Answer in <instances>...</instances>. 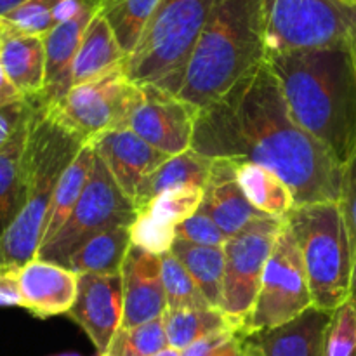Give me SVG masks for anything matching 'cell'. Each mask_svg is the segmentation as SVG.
Listing matches in <instances>:
<instances>
[{"label": "cell", "instance_id": "5b68a950", "mask_svg": "<svg viewBox=\"0 0 356 356\" xmlns=\"http://www.w3.org/2000/svg\"><path fill=\"white\" fill-rule=\"evenodd\" d=\"M218 0H160L141 40L125 61V75L138 86L179 94L188 63Z\"/></svg>", "mask_w": 356, "mask_h": 356}, {"label": "cell", "instance_id": "8992f818", "mask_svg": "<svg viewBox=\"0 0 356 356\" xmlns=\"http://www.w3.org/2000/svg\"><path fill=\"white\" fill-rule=\"evenodd\" d=\"M305 263L313 306L332 313L351 296L353 259L339 202L294 205L285 216Z\"/></svg>", "mask_w": 356, "mask_h": 356}, {"label": "cell", "instance_id": "74e56055", "mask_svg": "<svg viewBox=\"0 0 356 356\" xmlns=\"http://www.w3.org/2000/svg\"><path fill=\"white\" fill-rule=\"evenodd\" d=\"M247 337L235 330L209 336L181 351V356H240Z\"/></svg>", "mask_w": 356, "mask_h": 356}, {"label": "cell", "instance_id": "277c9868", "mask_svg": "<svg viewBox=\"0 0 356 356\" xmlns=\"http://www.w3.org/2000/svg\"><path fill=\"white\" fill-rule=\"evenodd\" d=\"M30 101L33 110L24 149L23 198L16 219L0 238V273L19 271L37 257L56 186L87 145L80 136L63 127L40 101Z\"/></svg>", "mask_w": 356, "mask_h": 356}, {"label": "cell", "instance_id": "d6a6232c", "mask_svg": "<svg viewBox=\"0 0 356 356\" xmlns=\"http://www.w3.org/2000/svg\"><path fill=\"white\" fill-rule=\"evenodd\" d=\"M323 356H356V305L351 299L330 315Z\"/></svg>", "mask_w": 356, "mask_h": 356}, {"label": "cell", "instance_id": "ba28073f", "mask_svg": "<svg viewBox=\"0 0 356 356\" xmlns=\"http://www.w3.org/2000/svg\"><path fill=\"white\" fill-rule=\"evenodd\" d=\"M143 103V87L125 75L124 66L92 82L75 86L63 99L47 108L68 131L89 143L97 134L127 129Z\"/></svg>", "mask_w": 356, "mask_h": 356}, {"label": "cell", "instance_id": "c3c4849f", "mask_svg": "<svg viewBox=\"0 0 356 356\" xmlns=\"http://www.w3.org/2000/svg\"><path fill=\"white\" fill-rule=\"evenodd\" d=\"M51 356H80L76 353H61V355H51Z\"/></svg>", "mask_w": 356, "mask_h": 356}, {"label": "cell", "instance_id": "e0dca14e", "mask_svg": "<svg viewBox=\"0 0 356 356\" xmlns=\"http://www.w3.org/2000/svg\"><path fill=\"white\" fill-rule=\"evenodd\" d=\"M101 3V2H99ZM99 3L89 6L75 19L59 23L44 37L45 45V89L38 97L45 106L58 103L72 89V73L76 52L90 19L99 9Z\"/></svg>", "mask_w": 356, "mask_h": 356}, {"label": "cell", "instance_id": "f6af8a7d", "mask_svg": "<svg viewBox=\"0 0 356 356\" xmlns=\"http://www.w3.org/2000/svg\"><path fill=\"white\" fill-rule=\"evenodd\" d=\"M7 31H9V23L6 21V17L0 16V49H2L3 38H6Z\"/></svg>", "mask_w": 356, "mask_h": 356}, {"label": "cell", "instance_id": "60d3db41", "mask_svg": "<svg viewBox=\"0 0 356 356\" xmlns=\"http://www.w3.org/2000/svg\"><path fill=\"white\" fill-rule=\"evenodd\" d=\"M21 101H24V96L17 90V87L10 82L9 75L6 73L3 66L0 65V108L21 103Z\"/></svg>", "mask_w": 356, "mask_h": 356}, {"label": "cell", "instance_id": "e575fe53", "mask_svg": "<svg viewBox=\"0 0 356 356\" xmlns=\"http://www.w3.org/2000/svg\"><path fill=\"white\" fill-rule=\"evenodd\" d=\"M131 229V243L143 250L162 256L169 252L176 240V229L156 221L148 211L136 212L134 221L129 226Z\"/></svg>", "mask_w": 356, "mask_h": 356}, {"label": "cell", "instance_id": "4316f807", "mask_svg": "<svg viewBox=\"0 0 356 356\" xmlns=\"http://www.w3.org/2000/svg\"><path fill=\"white\" fill-rule=\"evenodd\" d=\"M170 252L183 263L212 308L221 309L222 285H225L222 247L197 245V243L176 238L170 247Z\"/></svg>", "mask_w": 356, "mask_h": 356}, {"label": "cell", "instance_id": "1f68e13d", "mask_svg": "<svg viewBox=\"0 0 356 356\" xmlns=\"http://www.w3.org/2000/svg\"><path fill=\"white\" fill-rule=\"evenodd\" d=\"M202 198H204L202 188H183V190H174L160 195L152 204L139 211H148L156 221L176 229L181 222L198 212Z\"/></svg>", "mask_w": 356, "mask_h": 356}, {"label": "cell", "instance_id": "6da1fadb", "mask_svg": "<svg viewBox=\"0 0 356 356\" xmlns=\"http://www.w3.org/2000/svg\"><path fill=\"white\" fill-rule=\"evenodd\" d=\"M191 149L266 167L291 188L296 205L341 200L344 165L292 118L268 61L202 108Z\"/></svg>", "mask_w": 356, "mask_h": 356}, {"label": "cell", "instance_id": "bcb514c9", "mask_svg": "<svg viewBox=\"0 0 356 356\" xmlns=\"http://www.w3.org/2000/svg\"><path fill=\"white\" fill-rule=\"evenodd\" d=\"M153 356H181V351L174 350V348H165V350L159 351V353H155Z\"/></svg>", "mask_w": 356, "mask_h": 356}, {"label": "cell", "instance_id": "83f0119b", "mask_svg": "<svg viewBox=\"0 0 356 356\" xmlns=\"http://www.w3.org/2000/svg\"><path fill=\"white\" fill-rule=\"evenodd\" d=\"M162 320L169 346L177 351L186 350L191 344L218 332L235 330L225 313L218 308L165 309Z\"/></svg>", "mask_w": 356, "mask_h": 356}, {"label": "cell", "instance_id": "7c38bea8", "mask_svg": "<svg viewBox=\"0 0 356 356\" xmlns=\"http://www.w3.org/2000/svg\"><path fill=\"white\" fill-rule=\"evenodd\" d=\"M198 113L200 110L183 97L145 86L143 103L132 115L127 129L167 155H181L193 145Z\"/></svg>", "mask_w": 356, "mask_h": 356}, {"label": "cell", "instance_id": "7402d4cb", "mask_svg": "<svg viewBox=\"0 0 356 356\" xmlns=\"http://www.w3.org/2000/svg\"><path fill=\"white\" fill-rule=\"evenodd\" d=\"M125 61L127 56L97 9L83 33L82 44L73 63L72 87L101 79L113 70L122 68Z\"/></svg>", "mask_w": 356, "mask_h": 356}, {"label": "cell", "instance_id": "2e32d148", "mask_svg": "<svg viewBox=\"0 0 356 356\" xmlns=\"http://www.w3.org/2000/svg\"><path fill=\"white\" fill-rule=\"evenodd\" d=\"M17 275L23 298L21 308L42 320L68 315L76 298L79 275L68 268L37 257L24 264Z\"/></svg>", "mask_w": 356, "mask_h": 356}, {"label": "cell", "instance_id": "8d00e7d4", "mask_svg": "<svg viewBox=\"0 0 356 356\" xmlns=\"http://www.w3.org/2000/svg\"><path fill=\"white\" fill-rule=\"evenodd\" d=\"M176 238L186 240V242L197 243V245L225 247L229 236L207 214L198 211L177 226Z\"/></svg>", "mask_w": 356, "mask_h": 356}, {"label": "cell", "instance_id": "30bf717a", "mask_svg": "<svg viewBox=\"0 0 356 356\" xmlns=\"http://www.w3.org/2000/svg\"><path fill=\"white\" fill-rule=\"evenodd\" d=\"M313 306L305 263L294 235L284 218L280 233L275 240L256 305L243 325V336L273 329L291 322Z\"/></svg>", "mask_w": 356, "mask_h": 356}, {"label": "cell", "instance_id": "ffe728a7", "mask_svg": "<svg viewBox=\"0 0 356 356\" xmlns=\"http://www.w3.org/2000/svg\"><path fill=\"white\" fill-rule=\"evenodd\" d=\"M0 65L17 87L24 99H38L45 89V45L44 37L21 33L9 24Z\"/></svg>", "mask_w": 356, "mask_h": 356}, {"label": "cell", "instance_id": "836d02e7", "mask_svg": "<svg viewBox=\"0 0 356 356\" xmlns=\"http://www.w3.org/2000/svg\"><path fill=\"white\" fill-rule=\"evenodd\" d=\"M59 0H24L13 13L6 16V21L26 35L45 37L56 26L54 9Z\"/></svg>", "mask_w": 356, "mask_h": 356}, {"label": "cell", "instance_id": "4dcf8cb0", "mask_svg": "<svg viewBox=\"0 0 356 356\" xmlns=\"http://www.w3.org/2000/svg\"><path fill=\"white\" fill-rule=\"evenodd\" d=\"M169 348L163 320L156 318L131 329H118L104 356H153Z\"/></svg>", "mask_w": 356, "mask_h": 356}, {"label": "cell", "instance_id": "f546056e", "mask_svg": "<svg viewBox=\"0 0 356 356\" xmlns=\"http://www.w3.org/2000/svg\"><path fill=\"white\" fill-rule=\"evenodd\" d=\"M160 259H162V282L163 291H165L167 309L212 308L193 277L188 273L183 263L170 250L162 254Z\"/></svg>", "mask_w": 356, "mask_h": 356}, {"label": "cell", "instance_id": "f35d334b", "mask_svg": "<svg viewBox=\"0 0 356 356\" xmlns=\"http://www.w3.org/2000/svg\"><path fill=\"white\" fill-rule=\"evenodd\" d=\"M30 99H24L21 103L10 104V106L0 108V149L7 145L10 136L17 129L19 122L30 110Z\"/></svg>", "mask_w": 356, "mask_h": 356}, {"label": "cell", "instance_id": "7a4b0ae2", "mask_svg": "<svg viewBox=\"0 0 356 356\" xmlns=\"http://www.w3.org/2000/svg\"><path fill=\"white\" fill-rule=\"evenodd\" d=\"M292 118L341 163L356 146V68L348 42L268 56Z\"/></svg>", "mask_w": 356, "mask_h": 356}, {"label": "cell", "instance_id": "8fae6325", "mask_svg": "<svg viewBox=\"0 0 356 356\" xmlns=\"http://www.w3.org/2000/svg\"><path fill=\"white\" fill-rule=\"evenodd\" d=\"M282 225L284 219L257 218L229 236L222 247L225 285L221 312L236 332L243 334V325L256 305L264 268Z\"/></svg>", "mask_w": 356, "mask_h": 356}, {"label": "cell", "instance_id": "f1b7e54d", "mask_svg": "<svg viewBox=\"0 0 356 356\" xmlns=\"http://www.w3.org/2000/svg\"><path fill=\"white\" fill-rule=\"evenodd\" d=\"M160 0H101L99 13L125 56L134 52Z\"/></svg>", "mask_w": 356, "mask_h": 356}, {"label": "cell", "instance_id": "7bdbcfd3", "mask_svg": "<svg viewBox=\"0 0 356 356\" xmlns=\"http://www.w3.org/2000/svg\"><path fill=\"white\" fill-rule=\"evenodd\" d=\"M24 0H0V16L6 17L7 14L13 13L17 6H21Z\"/></svg>", "mask_w": 356, "mask_h": 356}, {"label": "cell", "instance_id": "ac0fdd59", "mask_svg": "<svg viewBox=\"0 0 356 356\" xmlns=\"http://www.w3.org/2000/svg\"><path fill=\"white\" fill-rule=\"evenodd\" d=\"M198 211L207 214L228 236L238 233L254 219L268 218L247 200L236 181L233 162L228 159H212Z\"/></svg>", "mask_w": 356, "mask_h": 356}, {"label": "cell", "instance_id": "d590c367", "mask_svg": "<svg viewBox=\"0 0 356 356\" xmlns=\"http://www.w3.org/2000/svg\"><path fill=\"white\" fill-rule=\"evenodd\" d=\"M341 209L346 221L348 236L351 245V259H353V280H351L350 299L356 305V146L350 159L344 163L343 193H341Z\"/></svg>", "mask_w": 356, "mask_h": 356}, {"label": "cell", "instance_id": "5bb4252c", "mask_svg": "<svg viewBox=\"0 0 356 356\" xmlns=\"http://www.w3.org/2000/svg\"><path fill=\"white\" fill-rule=\"evenodd\" d=\"M89 145L131 202L139 184L170 159V155L153 148L131 129L106 131L90 139Z\"/></svg>", "mask_w": 356, "mask_h": 356}, {"label": "cell", "instance_id": "9a60e30c", "mask_svg": "<svg viewBox=\"0 0 356 356\" xmlns=\"http://www.w3.org/2000/svg\"><path fill=\"white\" fill-rule=\"evenodd\" d=\"M124 315L120 329H131L162 318L167 309L162 282V259L156 254L132 245L122 266Z\"/></svg>", "mask_w": 356, "mask_h": 356}, {"label": "cell", "instance_id": "cb8c5ba5", "mask_svg": "<svg viewBox=\"0 0 356 356\" xmlns=\"http://www.w3.org/2000/svg\"><path fill=\"white\" fill-rule=\"evenodd\" d=\"M31 103V101H30ZM30 110L19 122L7 145L0 149V238L16 219L23 198L24 183V149L30 132Z\"/></svg>", "mask_w": 356, "mask_h": 356}, {"label": "cell", "instance_id": "681fc988", "mask_svg": "<svg viewBox=\"0 0 356 356\" xmlns=\"http://www.w3.org/2000/svg\"><path fill=\"white\" fill-rule=\"evenodd\" d=\"M101 356H104V355H101Z\"/></svg>", "mask_w": 356, "mask_h": 356}, {"label": "cell", "instance_id": "44dd1931", "mask_svg": "<svg viewBox=\"0 0 356 356\" xmlns=\"http://www.w3.org/2000/svg\"><path fill=\"white\" fill-rule=\"evenodd\" d=\"M212 159L200 155L195 149L170 156L162 163L155 172L149 174L136 191L132 205L136 211L145 209L156 197L183 188H202L207 183L211 172Z\"/></svg>", "mask_w": 356, "mask_h": 356}, {"label": "cell", "instance_id": "4fadbf2b", "mask_svg": "<svg viewBox=\"0 0 356 356\" xmlns=\"http://www.w3.org/2000/svg\"><path fill=\"white\" fill-rule=\"evenodd\" d=\"M124 280L120 275H79L76 298L68 316L82 327L96 346L97 355L106 353L111 339L122 325Z\"/></svg>", "mask_w": 356, "mask_h": 356}, {"label": "cell", "instance_id": "b9f144b4", "mask_svg": "<svg viewBox=\"0 0 356 356\" xmlns=\"http://www.w3.org/2000/svg\"><path fill=\"white\" fill-rule=\"evenodd\" d=\"M240 356H264L263 351H261V348L257 346L256 343H252V341L247 337L245 343H243V350H242V355Z\"/></svg>", "mask_w": 356, "mask_h": 356}, {"label": "cell", "instance_id": "484cf974", "mask_svg": "<svg viewBox=\"0 0 356 356\" xmlns=\"http://www.w3.org/2000/svg\"><path fill=\"white\" fill-rule=\"evenodd\" d=\"M94 152L92 146L87 143L83 145V148L80 149L79 155L75 156L72 163L68 165V169L63 172L61 179H59L58 186H56L54 197H52L51 207H49L47 218H45L44 232H42V240L40 247L45 245L47 242H51L54 238L56 233L61 229V226L65 225L68 216L72 214L73 207L79 202L80 195H82L83 188H86L87 179H89L90 169H92ZM38 247V249H40Z\"/></svg>", "mask_w": 356, "mask_h": 356}, {"label": "cell", "instance_id": "ee69618b", "mask_svg": "<svg viewBox=\"0 0 356 356\" xmlns=\"http://www.w3.org/2000/svg\"><path fill=\"white\" fill-rule=\"evenodd\" d=\"M351 49V54H353V61H355V68H356V7H355V21H353V28H351L350 33V40H348Z\"/></svg>", "mask_w": 356, "mask_h": 356}, {"label": "cell", "instance_id": "d4e9b609", "mask_svg": "<svg viewBox=\"0 0 356 356\" xmlns=\"http://www.w3.org/2000/svg\"><path fill=\"white\" fill-rule=\"evenodd\" d=\"M236 181L254 209L268 218L284 219L294 207L292 191L266 167L247 160H232Z\"/></svg>", "mask_w": 356, "mask_h": 356}, {"label": "cell", "instance_id": "7dc6e473", "mask_svg": "<svg viewBox=\"0 0 356 356\" xmlns=\"http://www.w3.org/2000/svg\"><path fill=\"white\" fill-rule=\"evenodd\" d=\"M341 3H344V6L348 7H356V0H339Z\"/></svg>", "mask_w": 356, "mask_h": 356}, {"label": "cell", "instance_id": "603a6c76", "mask_svg": "<svg viewBox=\"0 0 356 356\" xmlns=\"http://www.w3.org/2000/svg\"><path fill=\"white\" fill-rule=\"evenodd\" d=\"M131 225L115 226L90 236L66 261L65 268L75 275H120L131 249Z\"/></svg>", "mask_w": 356, "mask_h": 356}, {"label": "cell", "instance_id": "3957f363", "mask_svg": "<svg viewBox=\"0 0 356 356\" xmlns=\"http://www.w3.org/2000/svg\"><path fill=\"white\" fill-rule=\"evenodd\" d=\"M263 0H218L177 94L198 110L266 61Z\"/></svg>", "mask_w": 356, "mask_h": 356}, {"label": "cell", "instance_id": "52a82bcc", "mask_svg": "<svg viewBox=\"0 0 356 356\" xmlns=\"http://www.w3.org/2000/svg\"><path fill=\"white\" fill-rule=\"evenodd\" d=\"M266 54L350 40L355 7L339 0H263Z\"/></svg>", "mask_w": 356, "mask_h": 356}, {"label": "cell", "instance_id": "9c48e42d", "mask_svg": "<svg viewBox=\"0 0 356 356\" xmlns=\"http://www.w3.org/2000/svg\"><path fill=\"white\" fill-rule=\"evenodd\" d=\"M134 218L136 209L132 202L96 155L89 179L72 214L54 238L38 249L37 259L65 266L68 257L90 236L115 226L131 225Z\"/></svg>", "mask_w": 356, "mask_h": 356}, {"label": "cell", "instance_id": "d6986e66", "mask_svg": "<svg viewBox=\"0 0 356 356\" xmlns=\"http://www.w3.org/2000/svg\"><path fill=\"white\" fill-rule=\"evenodd\" d=\"M332 313L309 306L284 325L261 330L249 339L264 356H323L325 330Z\"/></svg>", "mask_w": 356, "mask_h": 356}, {"label": "cell", "instance_id": "ab89813d", "mask_svg": "<svg viewBox=\"0 0 356 356\" xmlns=\"http://www.w3.org/2000/svg\"><path fill=\"white\" fill-rule=\"evenodd\" d=\"M23 306L17 271H2L0 273V308Z\"/></svg>", "mask_w": 356, "mask_h": 356}]
</instances>
